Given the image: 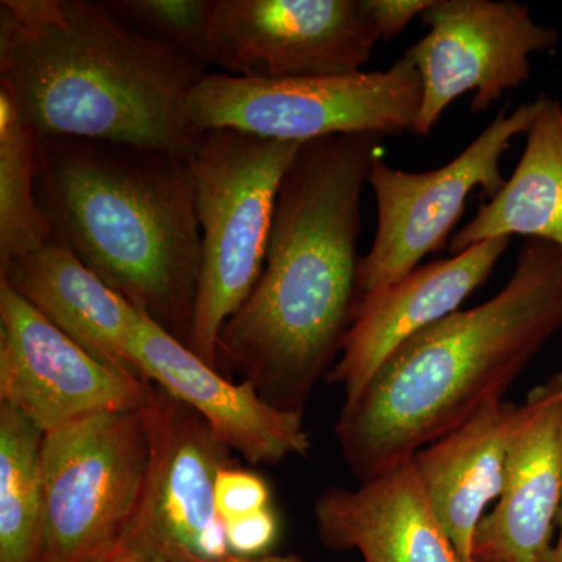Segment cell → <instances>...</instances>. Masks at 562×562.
<instances>
[{"label":"cell","instance_id":"6da1fadb","mask_svg":"<svg viewBox=\"0 0 562 562\" xmlns=\"http://www.w3.org/2000/svg\"><path fill=\"white\" fill-rule=\"evenodd\" d=\"M382 140L302 143L281 180L260 279L217 338L216 369L238 372L277 408L303 413L341 355L358 302L362 191Z\"/></svg>","mask_w":562,"mask_h":562},{"label":"cell","instance_id":"7a4b0ae2","mask_svg":"<svg viewBox=\"0 0 562 562\" xmlns=\"http://www.w3.org/2000/svg\"><path fill=\"white\" fill-rule=\"evenodd\" d=\"M562 330V247L527 239L508 283L392 351L335 432L358 482L413 460L505 392Z\"/></svg>","mask_w":562,"mask_h":562},{"label":"cell","instance_id":"3957f363","mask_svg":"<svg viewBox=\"0 0 562 562\" xmlns=\"http://www.w3.org/2000/svg\"><path fill=\"white\" fill-rule=\"evenodd\" d=\"M206 70L103 2L2 0L0 90L40 138L106 140L191 158L188 99Z\"/></svg>","mask_w":562,"mask_h":562},{"label":"cell","instance_id":"277c9868","mask_svg":"<svg viewBox=\"0 0 562 562\" xmlns=\"http://www.w3.org/2000/svg\"><path fill=\"white\" fill-rule=\"evenodd\" d=\"M36 199L55 243L188 346L202 261L190 158L41 138Z\"/></svg>","mask_w":562,"mask_h":562},{"label":"cell","instance_id":"5b68a950","mask_svg":"<svg viewBox=\"0 0 562 562\" xmlns=\"http://www.w3.org/2000/svg\"><path fill=\"white\" fill-rule=\"evenodd\" d=\"M301 146L214 128L190 158L202 261L188 347L213 368L222 327L265 268L281 180Z\"/></svg>","mask_w":562,"mask_h":562},{"label":"cell","instance_id":"8992f818","mask_svg":"<svg viewBox=\"0 0 562 562\" xmlns=\"http://www.w3.org/2000/svg\"><path fill=\"white\" fill-rule=\"evenodd\" d=\"M422 81L402 57L390 69L306 79H241L203 74L187 105L195 135L232 128L258 138L306 140L331 135L416 133Z\"/></svg>","mask_w":562,"mask_h":562},{"label":"cell","instance_id":"52a82bcc","mask_svg":"<svg viewBox=\"0 0 562 562\" xmlns=\"http://www.w3.org/2000/svg\"><path fill=\"white\" fill-rule=\"evenodd\" d=\"M35 562H106L138 505L149 441L143 413L81 417L44 435Z\"/></svg>","mask_w":562,"mask_h":562},{"label":"cell","instance_id":"ba28073f","mask_svg":"<svg viewBox=\"0 0 562 562\" xmlns=\"http://www.w3.org/2000/svg\"><path fill=\"white\" fill-rule=\"evenodd\" d=\"M140 413L149 461L114 554L147 562H239L214 497L217 475L233 464L231 449L194 409L157 384L150 383Z\"/></svg>","mask_w":562,"mask_h":562},{"label":"cell","instance_id":"9c48e42d","mask_svg":"<svg viewBox=\"0 0 562 562\" xmlns=\"http://www.w3.org/2000/svg\"><path fill=\"white\" fill-rule=\"evenodd\" d=\"M538 110V99L512 113L502 110L460 155L432 171H401L382 157L373 162L369 184L379 221L371 250L358 268V301L397 283L428 254L443 249L473 190L490 199L502 190L503 154L527 133Z\"/></svg>","mask_w":562,"mask_h":562},{"label":"cell","instance_id":"30bf717a","mask_svg":"<svg viewBox=\"0 0 562 562\" xmlns=\"http://www.w3.org/2000/svg\"><path fill=\"white\" fill-rule=\"evenodd\" d=\"M379 41L361 0H213L206 60L241 79L349 76Z\"/></svg>","mask_w":562,"mask_h":562},{"label":"cell","instance_id":"8fae6325","mask_svg":"<svg viewBox=\"0 0 562 562\" xmlns=\"http://www.w3.org/2000/svg\"><path fill=\"white\" fill-rule=\"evenodd\" d=\"M420 18L428 33L405 52L422 81L417 135H430L465 92L475 91L473 113L490 109L503 92L530 79V55L560 38L514 0H432Z\"/></svg>","mask_w":562,"mask_h":562},{"label":"cell","instance_id":"7c38bea8","mask_svg":"<svg viewBox=\"0 0 562 562\" xmlns=\"http://www.w3.org/2000/svg\"><path fill=\"white\" fill-rule=\"evenodd\" d=\"M149 390L81 349L0 280V403L47 435L91 414L139 412Z\"/></svg>","mask_w":562,"mask_h":562},{"label":"cell","instance_id":"4fadbf2b","mask_svg":"<svg viewBox=\"0 0 562 562\" xmlns=\"http://www.w3.org/2000/svg\"><path fill=\"white\" fill-rule=\"evenodd\" d=\"M131 358L140 379L194 409L228 449L250 464H279L312 452L302 413L277 408L249 382L233 383L140 312Z\"/></svg>","mask_w":562,"mask_h":562},{"label":"cell","instance_id":"5bb4252c","mask_svg":"<svg viewBox=\"0 0 562 562\" xmlns=\"http://www.w3.org/2000/svg\"><path fill=\"white\" fill-rule=\"evenodd\" d=\"M512 236L473 244L447 260L419 266L397 283L358 301L341 355L327 382L353 402L392 351L460 306L490 279Z\"/></svg>","mask_w":562,"mask_h":562},{"label":"cell","instance_id":"9a60e30c","mask_svg":"<svg viewBox=\"0 0 562 562\" xmlns=\"http://www.w3.org/2000/svg\"><path fill=\"white\" fill-rule=\"evenodd\" d=\"M562 506V373L528 394L505 483L473 541L476 562H543Z\"/></svg>","mask_w":562,"mask_h":562},{"label":"cell","instance_id":"2e32d148","mask_svg":"<svg viewBox=\"0 0 562 562\" xmlns=\"http://www.w3.org/2000/svg\"><path fill=\"white\" fill-rule=\"evenodd\" d=\"M325 547L355 550L362 562H462L430 502L413 460L358 487H330L314 502Z\"/></svg>","mask_w":562,"mask_h":562},{"label":"cell","instance_id":"e0dca14e","mask_svg":"<svg viewBox=\"0 0 562 562\" xmlns=\"http://www.w3.org/2000/svg\"><path fill=\"white\" fill-rule=\"evenodd\" d=\"M522 405L491 402L449 435L413 457L432 512L462 562H473V541L487 506L497 502Z\"/></svg>","mask_w":562,"mask_h":562},{"label":"cell","instance_id":"ac0fdd59","mask_svg":"<svg viewBox=\"0 0 562 562\" xmlns=\"http://www.w3.org/2000/svg\"><path fill=\"white\" fill-rule=\"evenodd\" d=\"M0 280L81 349L103 364L140 379L131 358L139 310L65 246L52 241L0 266Z\"/></svg>","mask_w":562,"mask_h":562},{"label":"cell","instance_id":"d6986e66","mask_svg":"<svg viewBox=\"0 0 562 562\" xmlns=\"http://www.w3.org/2000/svg\"><path fill=\"white\" fill-rule=\"evenodd\" d=\"M538 103L512 179L453 233L449 241L453 255L486 239L514 235L562 247V105L546 94Z\"/></svg>","mask_w":562,"mask_h":562},{"label":"cell","instance_id":"ffe728a7","mask_svg":"<svg viewBox=\"0 0 562 562\" xmlns=\"http://www.w3.org/2000/svg\"><path fill=\"white\" fill-rule=\"evenodd\" d=\"M44 432L0 403V562H35L43 514Z\"/></svg>","mask_w":562,"mask_h":562},{"label":"cell","instance_id":"44dd1931","mask_svg":"<svg viewBox=\"0 0 562 562\" xmlns=\"http://www.w3.org/2000/svg\"><path fill=\"white\" fill-rule=\"evenodd\" d=\"M40 143L38 133L0 90V266L54 241L36 199Z\"/></svg>","mask_w":562,"mask_h":562},{"label":"cell","instance_id":"7402d4cb","mask_svg":"<svg viewBox=\"0 0 562 562\" xmlns=\"http://www.w3.org/2000/svg\"><path fill=\"white\" fill-rule=\"evenodd\" d=\"M103 3L121 20L183 52L206 70L213 0H113Z\"/></svg>","mask_w":562,"mask_h":562},{"label":"cell","instance_id":"603a6c76","mask_svg":"<svg viewBox=\"0 0 562 562\" xmlns=\"http://www.w3.org/2000/svg\"><path fill=\"white\" fill-rule=\"evenodd\" d=\"M214 497L222 524L271 506V490L266 480L233 464L217 475Z\"/></svg>","mask_w":562,"mask_h":562},{"label":"cell","instance_id":"cb8c5ba5","mask_svg":"<svg viewBox=\"0 0 562 562\" xmlns=\"http://www.w3.org/2000/svg\"><path fill=\"white\" fill-rule=\"evenodd\" d=\"M225 539L236 557L268 554L279 536V519L272 506L224 522Z\"/></svg>","mask_w":562,"mask_h":562},{"label":"cell","instance_id":"d4e9b609","mask_svg":"<svg viewBox=\"0 0 562 562\" xmlns=\"http://www.w3.org/2000/svg\"><path fill=\"white\" fill-rule=\"evenodd\" d=\"M432 0H361L380 40L401 35L414 18L430 9Z\"/></svg>","mask_w":562,"mask_h":562},{"label":"cell","instance_id":"484cf974","mask_svg":"<svg viewBox=\"0 0 562 562\" xmlns=\"http://www.w3.org/2000/svg\"><path fill=\"white\" fill-rule=\"evenodd\" d=\"M106 562H147L135 560V558L124 557V554H114ZM239 562H303L301 558L295 557V554H262V557L255 558H241Z\"/></svg>","mask_w":562,"mask_h":562},{"label":"cell","instance_id":"4316f807","mask_svg":"<svg viewBox=\"0 0 562 562\" xmlns=\"http://www.w3.org/2000/svg\"><path fill=\"white\" fill-rule=\"evenodd\" d=\"M557 530V539H554L552 549H550V552L547 554L546 561L543 562H562V506L560 516H558Z\"/></svg>","mask_w":562,"mask_h":562},{"label":"cell","instance_id":"83f0119b","mask_svg":"<svg viewBox=\"0 0 562 562\" xmlns=\"http://www.w3.org/2000/svg\"><path fill=\"white\" fill-rule=\"evenodd\" d=\"M473 562H476V561H473Z\"/></svg>","mask_w":562,"mask_h":562}]
</instances>
